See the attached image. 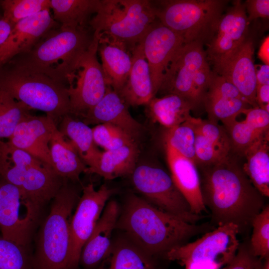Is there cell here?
Listing matches in <instances>:
<instances>
[{
    "instance_id": "cell-1",
    "label": "cell",
    "mask_w": 269,
    "mask_h": 269,
    "mask_svg": "<svg viewBox=\"0 0 269 269\" xmlns=\"http://www.w3.org/2000/svg\"><path fill=\"white\" fill-rule=\"evenodd\" d=\"M234 153L217 163L198 166L203 201L218 226L233 223L240 233L251 226L265 206L264 197L254 186Z\"/></svg>"
},
{
    "instance_id": "cell-2",
    "label": "cell",
    "mask_w": 269,
    "mask_h": 269,
    "mask_svg": "<svg viewBox=\"0 0 269 269\" xmlns=\"http://www.w3.org/2000/svg\"><path fill=\"white\" fill-rule=\"evenodd\" d=\"M116 228L151 257L165 254L209 228L186 222L134 194L126 199Z\"/></svg>"
},
{
    "instance_id": "cell-3",
    "label": "cell",
    "mask_w": 269,
    "mask_h": 269,
    "mask_svg": "<svg viewBox=\"0 0 269 269\" xmlns=\"http://www.w3.org/2000/svg\"><path fill=\"white\" fill-rule=\"evenodd\" d=\"M93 39L94 31L90 27H60L50 31L29 51L9 61L68 85Z\"/></svg>"
},
{
    "instance_id": "cell-4",
    "label": "cell",
    "mask_w": 269,
    "mask_h": 269,
    "mask_svg": "<svg viewBox=\"0 0 269 269\" xmlns=\"http://www.w3.org/2000/svg\"><path fill=\"white\" fill-rule=\"evenodd\" d=\"M70 182L64 179L38 231L32 254L33 269H69L70 224L72 211L80 197L73 182Z\"/></svg>"
},
{
    "instance_id": "cell-5",
    "label": "cell",
    "mask_w": 269,
    "mask_h": 269,
    "mask_svg": "<svg viewBox=\"0 0 269 269\" xmlns=\"http://www.w3.org/2000/svg\"><path fill=\"white\" fill-rule=\"evenodd\" d=\"M0 70V90L30 109L45 112L56 123L70 113L68 86L11 62Z\"/></svg>"
},
{
    "instance_id": "cell-6",
    "label": "cell",
    "mask_w": 269,
    "mask_h": 269,
    "mask_svg": "<svg viewBox=\"0 0 269 269\" xmlns=\"http://www.w3.org/2000/svg\"><path fill=\"white\" fill-rule=\"evenodd\" d=\"M228 1L151 0L156 18L186 43L210 41Z\"/></svg>"
},
{
    "instance_id": "cell-7",
    "label": "cell",
    "mask_w": 269,
    "mask_h": 269,
    "mask_svg": "<svg viewBox=\"0 0 269 269\" xmlns=\"http://www.w3.org/2000/svg\"><path fill=\"white\" fill-rule=\"evenodd\" d=\"M156 19L151 0H101L89 26L124 44L131 52Z\"/></svg>"
},
{
    "instance_id": "cell-8",
    "label": "cell",
    "mask_w": 269,
    "mask_h": 269,
    "mask_svg": "<svg viewBox=\"0 0 269 269\" xmlns=\"http://www.w3.org/2000/svg\"><path fill=\"white\" fill-rule=\"evenodd\" d=\"M131 176L135 189L154 206L191 224L203 218L191 212L170 174L162 167L149 163L137 164Z\"/></svg>"
},
{
    "instance_id": "cell-9",
    "label": "cell",
    "mask_w": 269,
    "mask_h": 269,
    "mask_svg": "<svg viewBox=\"0 0 269 269\" xmlns=\"http://www.w3.org/2000/svg\"><path fill=\"white\" fill-rule=\"evenodd\" d=\"M238 227L233 223L218 226L201 237L189 243L175 247L166 255L182 265L189 264H214L220 267L228 264L240 245Z\"/></svg>"
},
{
    "instance_id": "cell-10",
    "label": "cell",
    "mask_w": 269,
    "mask_h": 269,
    "mask_svg": "<svg viewBox=\"0 0 269 269\" xmlns=\"http://www.w3.org/2000/svg\"><path fill=\"white\" fill-rule=\"evenodd\" d=\"M100 34L94 32L93 40L81 58L68 86L69 115L82 117L104 96L107 85L97 58Z\"/></svg>"
},
{
    "instance_id": "cell-11",
    "label": "cell",
    "mask_w": 269,
    "mask_h": 269,
    "mask_svg": "<svg viewBox=\"0 0 269 269\" xmlns=\"http://www.w3.org/2000/svg\"><path fill=\"white\" fill-rule=\"evenodd\" d=\"M115 190L106 185L96 190L91 183L83 187L82 193L72 216L70 230L71 254L69 269H77L81 250L90 238Z\"/></svg>"
},
{
    "instance_id": "cell-12",
    "label": "cell",
    "mask_w": 269,
    "mask_h": 269,
    "mask_svg": "<svg viewBox=\"0 0 269 269\" xmlns=\"http://www.w3.org/2000/svg\"><path fill=\"white\" fill-rule=\"evenodd\" d=\"M203 45L198 42L185 43L177 50L165 70L158 92L178 95L195 108L193 79L207 62Z\"/></svg>"
},
{
    "instance_id": "cell-13",
    "label": "cell",
    "mask_w": 269,
    "mask_h": 269,
    "mask_svg": "<svg viewBox=\"0 0 269 269\" xmlns=\"http://www.w3.org/2000/svg\"><path fill=\"white\" fill-rule=\"evenodd\" d=\"M253 41L247 38L232 50L210 59L215 74L232 83L252 107H257V81Z\"/></svg>"
},
{
    "instance_id": "cell-14",
    "label": "cell",
    "mask_w": 269,
    "mask_h": 269,
    "mask_svg": "<svg viewBox=\"0 0 269 269\" xmlns=\"http://www.w3.org/2000/svg\"><path fill=\"white\" fill-rule=\"evenodd\" d=\"M64 179L43 162L30 166L25 172L18 189L26 210L25 217L34 225L44 207L62 187Z\"/></svg>"
},
{
    "instance_id": "cell-15",
    "label": "cell",
    "mask_w": 269,
    "mask_h": 269,
    "mask_svg": "<svg viewBox=\"0 0 269 269\" xmlns=\"http://www.w3.org/2000/svg\"><path fill=\"white\" fill-rule=\"evenodd\" d=\"M140 43L148 63L155 97L168 65L177 50L186 42L181 36L156 19Z\"/></svg>"
},
{
    "instance_id": "cell-16",
    "label": "cell",
    "mask_w": 269,
    "mask_h": 269,
    "mask_svg": "<svg viewBox=\"0 0 269 269\" xmlns=\"http://www.w3.org/2000/svg\"><path fill=\"white\" fill-rule=\"evenodd\" d=\"M57 23L47 9L15 23L0 49V62L4 64L15 56L29 51Z\"/></svg>"
},
{
    "instance_id": "cell-17",
    "label": "cell",
    "mask_w": 269,
    "mask_h": 269,
    "mask_svg": "<svg viewBox=\"0 0 269 269\" xmlns=\"http://www.w3.org/2000/svg\"><path fill=\"white\" fill-rule=\"evenodd\" d=\"M57 128L56 123L50 117L29 114L18 124L7 141L52 168L49 142Z\"/></svg>"
},
{
    "instance_id": "cell-18",
    "label": "cell",
    "mask_w": 269,
    "mask_h": 269,
    "mask_svg": "<svg viewBox=\"0 0 269 269\" xmlns=\"http://www.w3.org/2000/svg\"><path fill=\"white\" fill-rule=\"evenodd\" d=\"M19 189L3 180L0 183V231L1 236L18 245L29 247L35 225L21 218Z\"/></svg>"
},
{
    "instance_id": "cell-19",
    "label": "cell",
    "mask_w": 269,
    "mask_h": 269,
    "mask_svg": "<svg viewBox=\"0 0 269 269\" xmlns=\"http://www.w3.org/2000/svg\"><path fill=\"white\" fill-rule=\"evenodd\" d=\"M120 207L109 201L80 254L79 263L85 269H94L108 256L113 245L112 235L117 227Z\"/></svg>"
},
{
    "instance_id": "cell-20",
    "label": "cell",
    "mask_w": 269,
    "mask_h": 269,
    "mask_svg": "<svg viewBox=\"0 0 269 269\" xmlns=\"http://www.w3.org/2000/svg\"><path fill=\"white\" fill-rule=\"evenodd\" d=\"M128 108L119 94L107 86L102 99L82 117V121L89 126L112 124L136 140L142 132L143 127L132 117Z\"/></svg>"
},
{
    "instance_id": "cell-21",
    "label": "cell",
    "mask_w": 269,
    "mask_h": 269,
    "mask_svg": "<svg viewBox=\"0 0 269 269\" xmlns=\"http://www.w3.org/2000/svg\"><path fill=\"white\" fill-rule=\"evenodd\" d=\"M249 22L244 3L234 1L221 16L208 44L209 58L226 53L241 44L247 38Z\"/></svg>"
},
{
    "instance_id": "cell-22",
    "label": "cell",
    "mask_w": 269,
    "mask_h": 269,
    "mask_svg": "<svg viewBox=\"0 0 269 269\" xmlns=\"http://www.w3.org/2000/svg\"><path fill=\"white\" fill-rule=\"evenodd\" d=\"M170 174L175 186L196 215L207 210L202 197L200 180L196 164L165 144Z\"/></svg>"
},
{
    "instance_id": "cell-23",
    "label": "cell",
    "mask_w": 269,
    "mask_h": 269,
    "mask_svg": "<svg viewBox=\"0 0 269 269\" xmlns=\"http://www.w3.org/2000/svg\"><path fill=\"white\" fill-rule=\"evenodd\" d=\"M244 120L237 119L224 125L229 137L233 152L242 156L245 151L259 139L269 135V113L259 108L251 107L243 113Z\"/></svg>"
},
{
    "instance_id": "cell-24",
    "label": "cell",
    "mask_w": 269,
    "mask_h": 269,
    "mask_svg": "<svg viewBox=\"0 0 269 269\" xmlns=\"http://www.w3.org/2000/svg\"><path fill=\"white\" fill-rule=\"evenodd\" d=\"M131 54L132 65L129 75L118 94L128 107L145 105L155 96L148 63L140 42Z\"/></svg>"
},
{
    "instance_id": "cell-25",
    "label": "cell",
    "mask_w": 269,
    "mask_h": 269,
    "mask_svg": "<svg viewBox=\"0 0 269 269\" xmlns=\"http://www.w3.org/2000/svg\"><path fill=\"white\" fill-rule=\"evenodd\" d=\"M98 52L107 85L119 93L126 83L131 70L130 52L124 44L101 35Z\"/></svg>"
},
{
    "instance_id": "cell-26",
    "label": "cell",
    "mask_w": 269,
    "mask_h": 269,
    "mask_svg": "<svg viewBox=\"0 0 269 269\" xmlns=\"http://www.w3.org/2000/svg\"><path fill=\"white\" fill-rule=\"evenodd\" d=\"M52 168L60 177L75 183L87 166L80 157L72 143L57 128L49 142Z\"/></svg>"
},
{
    "instance_id": "cell-27",
    "label": "cell",
    "mask_w": 269,
    "mask_h": 269,
    "mask_svg": "<svg viewBox=\"0 0 269 269\" xmlns=\"http://www.w3.org/2000/svg\"><path fill=\"white\" fill-rule=\"evenodd\" d=\"M59 131L72 143L90 173L97 165L102 151L94 142L92 128L68 114L61 120Z\"/></svg>"
},
{
    "instance_id": "cell-28",
    "label": "cell",
    "mask_w": 269,
    "mask_h": 269,
    "mask_svg": "<svg viewBox=\"0 0 269 269\" xmlns=\"http://www.w3.org/2000/svg\"><path fill=\"white\" fill-rule=\"evenodd\" d=\"M145 106L149 119L166 130L174 128L192 117V105L185 99L174 94L154 97Z\"/></svg>"
},
{
    "instance_id": "cell-29",
    "label": "cell",
    "mask_w": 269,
    "mask_h": 269,
    "mask_svg": "<svg viewBox=\"0 0 269 269\" xmlns=\"http://www.w3.org/2000/svg\"><path fill=\"white\" fill-rule=\"evenodd\" d=\"M139 154L136 142L117 149L105 150L90 173L97 174L106 180L131 175L137 165Z\"/></svg>"
},
{
    "instance_id": "cell-30",
    "label": "cell",
    "mask_w": 269,
    "mask_h": 269,
    "mask_svg": "<svg viewBox=\"0 0 269 269\" xmlns=\"http://www.w3.org/2000/svg\"><path fill=\"white\" fill-rule=\"evenodd\" d=\"M242 168L254 186L264 197L269 196V135L255 142L244 152Z\"/></svg>"
},
{
    "instance_id": "cell-31",
    "label": "cell",
    "mask_w": 269,
    "mask_h": 269,
    "mask_svg": "<svg viewBox=\"0 0 269 269\" xmlns=\"http://www.w3.org/2000/svg\"><path fill=\"white\" fill-rule=\"evenodd\" d=\"M101 0H50L54 20L64 28L89 27Z\"/></svg>"
},
{
    "instance_id": "cell-32",
    "label": "cell",
    "mask_w": 269,
    "mask_h": 269,
    "mask_svg": "<svg viewBox=\"0 0 269 269\" xmlns=\"http://www.w3.org/2000/svg\"><path fill=\"white\" fill-rule=\"evenodd\" d=\"M108 269H155L149 256L126 237L113 243Z\"/></svg>"
},
{
    "instance_id": "cell-33",
    "label": "cell",
    "mask_w": 269,
    "mask_h": 269,
    "mask_svg": "<svg viewBox=\"0 0 269 269\" xmlns=\"http://www.w3.org/2000/svg\"><path fill=\"white\" fill-rule=\"evenodd\" d=\"M208 120L224 125L232 122L237 117L252 107L243 99L206 95L203 101Z\"/></svg>"
},
{
    "instance_id": "cell-34",
    "label": "cell",
    "mask_w": 269,
    "mask_h": 269,
    "mask_svg": "<svg viewBox=\"0 0 269 269\" xmlns=\"http://www.w3.org/2000/svg\"><path fill=\"white\" fill-rule=\"evenodd\" d=\"M197 118L192 117L181 124L166 130L165 144L196 164L195 142Z\"/></svg>"
},
{
    "instance_id": "cell-35",
    "label": "cell",
    "mask_w": 269,
    "mask_h": 269,
    "mask_svg": "<svg viewBox=\"0 0 269 269\" xmlns=\"http://www.w3.org/2000/svg\"><path fill=\"white\" fill-rule=\"evenodd\" d=\"M31 110L5 91L0 90V140L10 137Z\"/></svg>"
},
{
    "instance_id": "cell-36",
    "label": "cell",
    "mask_w": 269,
    "mask_h": 269,
    "mask_svg": "<svg viewBox=\"0 0 269 269\" xmlns=\"http://www.w3.org/2000/svg\"><path fill=\"white\" fill-rule=\"evenodd\" d=\"M0 269H33L32 254L29 247L0 235Z\"/></svg>"
},
{
    "instance_id": "cell-37",
    "label": "cell",
    "mask_w": 269,
    "mask_h": 269,
    "mask_svg": "<svg viewBox=\"0 0 269 269\" xmlns=\"http://www.w3.org/2000/svg\"><path fill=\"white\" fill-rule=\"evenodd\" d=\"M3 18L14 25L19 21L50 9V0H3L0 1Z\"/></svg>"
},
{
    "instance_id": "cell-38",
    "label": "cell",
    "mask_w": 269,
    "mask_h": 269,
    "mask_svg": "<svg viewBox=\"0 0 269 269\" xmlns=\"http://www.w3.org/2000/svg\"><path fill=\"white\" fill-rule=\"evenodd\" d=\"M253 232L249 249L254 256L262 259L269 254V206L266 205L251 224Z\"/></svg>"
},
{
    "instance_id": "cell-39",
    "label": "cell",
    "mask_w": 269,
    "mask_h": 269,
    "mask_svg": "<svg viewBox=\"0 0 269 269\" xmlns=\"http://www.w3.org/2000/svg\"><path fill=\"white\" fill-rule=\"evenodd\" d=\"M92 130L95 143L105 150L117 149L136 142L125 131L111 124L97 125Z\"/></svg>"
},
{
    "instance_id": "cell-40",
    "label": "cell",
    "mask_w": 269,
    "mask_h": 269,
    "mask_svg": "<svg viewBox=\"0 0 269 269\" xmlns=\"http://www.w3.org/2000/svg\"><path fill=\"white\" fill-rule=\"evenodd\" d=\"M196 129L218 148L228 153H233L229 137L224 127L208 120L197 118Z\"/></svg>"
},
{
    "instance_id": "cell-41",
    "label": "cell",
    "mask_w": 269,
    "mask_h": 269,
    "mask_svg": "<svg viewBox=\"0 0 269 269\" xmlns=\"http://www.w3.org/2000/svg\"><path fill=\"white\" fill-rule=\"evenodd\" d=\"M269 259L263 264L261 259L255 257L249 247L240 245L233 258L223 269H269Z\"/></svg>"
},
{
    "instance_id": "cell-42",
    "label": "cell",
    "mask_w": 269,
    "mask_h": 269,
    "mask_svg": "<svg viewBox=\"0 0 269 269\" xmlns=\"http://www.w3.org/2000/svg\"><path fill=\"white\" fill-rule=\"evenodd\" d=\"M212 73L208 62H206L197 71L193 79V94L195 107L203 103L210 84Z\"/></svg>"
},
{
    "instance_id": "cell-43",
    "label": "cell",
    "mask_w": 269,
    "mask_h": 269,
    "mask_svg": "<svg viewBox=\"0 0 269 269\" xmlns=\"http://www.w3.org/2000/svg\"><path fill=\"white\" fill-rule=\"evenodd\" d=\"M244 3L249 22L258 18L269 17V0H248Z\"/></svg>"
},
{
    "instance_id": "cell-44",
    "label": "cell",
    "mask_w": 269,
    "mask_h": 269,
    "mask_svg": "<svg viewBox=\"0 0 269 269\" xmlns=\"http://www.w3.org/2000/svg\"><path fill=\"white\" fill-rule=\"evenodd\" d=\"M256 100L258 107L269 113V85H257Z\"/></svg>"
},
{
    "instance_id": "cell-45",
    "label": "cell",
    "mask_w": 269,
    "mask_h": 269,
    "mask_svg": "<svg viewBox=\"0 0 269 269\" xmlns=\"http://www.w3.org/2000/svg\"><path fill=\"white\" fill-rule=\"evenodd\" d=\"M256 68V77L257 85H269V65L263 64Z\"/></svg>"
},
{
    "instance_id": "cell-46",
    "label": "cell",
    "mask_w": 269,
    "mask_h": 269,
    "mask_svg": "<svg viewBox=\"0 0 269 269\" xmlns=\"http://www.w3.org/2000/svg\"><path fill=\"white\" fill-rule=\"evenodd\" d=\"M13 26L0 15V49L7 38Z\"/></svg>"
},
{
    "instance_id": "cell-47",
    "label": "cell",
    "mask_w": 269,
    "mask_h": 269,
    "mask_svg": "<svg viewBox=\"0 0 269 269\" xmlns=\"http://www.w3.org/2000/svg\"><path fill=\"white\" fill-rule=\"evenodd\" d=\"M258 56L264 64H269V38L268 36L262 43L259 52Z\"/></svg>"
},
{
    "instance_id": "cell-48",
    "label": "cell",
    "mask_w": 269,
    "mask_h": 269,
    "mask_svg": "<svg viewBox=\"0 0 269 269\" xmlns=\"http://www.w3.org/2000/svg\"><path fill=\"white\" fill-rule=\"evenodd\" d=\"M3 64L0 62V70L3 66Z\"/></svg>"
}]
</instances>
